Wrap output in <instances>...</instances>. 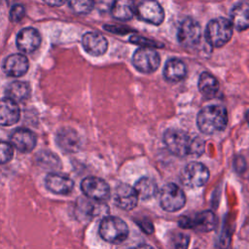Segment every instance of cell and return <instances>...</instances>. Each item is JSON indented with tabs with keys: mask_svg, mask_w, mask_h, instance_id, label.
Here are the masks:
<instances>
[{
	"mask_svg": "<svg viewBox=\"0 0 249 249\" xmlns=\"http://www.w3.org/2000/svg\"><path fill=\"white\" fill-rule=\"evenodd\" d=\"M163 143L168 151L177 157L188 155L198 156L203 153L204 141L198 137H191L179 128H168L163 133Z\"/></svg>",
	"mask_w": 249,
	"mask_h": 249,
	"instance_id": "cell-1",
	"label": "cell"
},
{
	"mask_svg": "<svg viewBox=\"0 0 249 249\" xmlns=\"http://www.w3.org/2000/svg\"><path fill=\"white\" fill-rule=\"evenodd\" d=\"M228 124L227 109L223 105H208L197 114L196 124L204 134H214L225 129Z\"/></svg>",
	"mask_w": 249,
	"mask_h": 249,
	"instance_id": "cell-2",
	"label": "cell"
},
{
	"mask_svg": "<svg viewBox=\"0 0 249 249\" xmlns=\"http://www.w3.org/2000/svg\"><path fill=\"white\" fill-rule=\"evenodd\" d=\"M232 31L233 27L230 19L217 18L208 22L205 29V39L210 46L220 48L231 40Z\"/></svg>",
	"mask_w": 249,
	"mask_h": 249,
	"instance_id": "cell-3",
	"label": "cell"
},
{
	"mask_svg": "<svg viewBox=\"0 0 249 249\" xmlns=\"http://www.w3.org/2000/svg\"><path fill=\"white\" fill-rule=\"evenodd\" d=\"M99 234L109 243L120 244L128 236V227L121 218L108 216L100 223Z\"/></svg>",
	"mask_w": 249,
	"mask_h": 249,
	"instance_id": "cell-4",
	"label": "cell"
},
{
	"mask_svg": "<svg viewBox=\"0 0 249 249\" xmlns=\"http://www.w3.org/2000/svg\"><path fill=\"white\" fill-rule=\"evenodd\" d=\"M131 62L134 68L139 72L151 74L159 68L160 64V56L153 48L140 47L134 52Z\"/></svg>",
	"mask_w": 249,
	"mask_h": 249,
	"instance_id": "cell-5",
	"label": "cell"
},
{
	"mask_svg": "<svg viewBox=\"0 0 249 249\" xmlns=\"http://www.w3.org/2000/svg\"><path fill=\"white\" fill-rule=\"evenodd\" d=\"M160 203L163 210L175 212L185 205L186 196L183 190L178 185L168 183L162 187L160 191Z\"/></svg>",
	"mask_w": 249,
	"mask_h": 249,
	"instance_id": "cell-6",
	"label": "cell"
},
{
	"mask_svg": "<svg viewBox=\"0 0 249 249\" xmlns=\"http://www.w3.org/2000/svg\"><path fill=\"white\" fill-rule=\"evenodd\" d=\"M209 178L208 168L201 162L192 161L188 163L181 173L182 183L189 188H199L206 184Z\"/></svg>",
	"mask_w": 249,
	"mask_h": 249,
	"instance_id": "cell-7",
	"label": "cell"
},
{
	"mask_svg": "<svg viewBox=\"0 0 249 249\" xmlns=\"http://www.w3.org/2000/svg\"><path fill=\"white\" fill-rule=\"evenodd\" d=\"M200 38L201 28L196 20L185 18L181 21L177 31V39L181 46L186 49L195 48L199 43Z\"/></svg>",
	"mask_w": 249,
	"mask_h": 249,
	"instance_id": "cell-8",
	"label": "cell"
},
{
	"mask_svg": "<svg viewBox=\"0 0 249 249\" xmlns=\"http://www.w3.org/2000/svg\"><path fill=\"white\" fill-rule=\"evenodd\" d=\"M82 192L93 200H106L110 196V189L107 182L99 177L89 176L81 183Z\"/></svg>",
	"mask_w": 249,
	"mask_h": 249,
	"instance_id": "cell-9",
	"label": "cell"
},
{
	"mask_svg": "<svg viewBox=\"0 0 249 249\" xmlns=\"http://www.w3.org/2000/svg\"><path fill=\"white\" fill-rule=\"evenodd\" d=\"M138 18L148 23L160 25L164 19V11L157 0H142L137 8Z\"/></svg>",
	"mask_w": 249,
	"mask_h": 249,
	"instance_id": "cell-10",
	"label": "cell"
},
{
	"mask_svg": "<svg viewBox=\"0 0 249 249\" xmlns=\"http://www.w3.org/2000/svg\"><path fill=\"white\" fill-rule=\"evenodd\" d=\"M216 220L213 212L206 210L195 214L193 217L183 216L179 221V225L186 229H196L199 231H209L215 227Z\"/></svg>",
	"mask_w": 249,
	"mask_h": 249,
	"instance_id": "cell-11",
	"label": "cell"
},
{
	"mask_svg": "<svg viewBox=\"0 0 249 249\" xmlns=\"http://www.w3.org/2000/svg\"><path fill=\"white\" fill-rule=\"evenodd\" d=\"M138 198L135 189L126 183L119 184L115 190V203L124 210L133 209L137 205Z\"/></svg>",
	"mask_w": 249,
	"mask_h": 249,
	"instance_id": "cell-12",
	"label": "cell"
},
{
	"mask_svg": "<svg viewBox=\"0 0 249 249\" xmlns=\"http://www.w3.org/2000/svg\"><path fill=\"white\" fill-rule=\"evenodd\" d=\"M82 45L84 50L92 56L104 54L108 49L107 39L98 32H87L83 35Z\"/></svg>",
	"mask_w": 249,
	"mask_h": 249,
	"instance_id": "cell-13",
	"label": "cell"
},
{
	"mask_svg": "<svg viewBox=\"0 0 249 249\" xmlns=\"http://www.w3.org/2000/svg\"><path fill=\"white\" fill-rule=\"evenodd\" d=\"M41 44V35L39 31L33 27L21 29L17 36L18 49L25 53L36 51Z\"/></svg>",
	"mask_w": 249,
	"mask_h": 249,
	"instance_id": "cell-14",
	"label": "cell"
},
{
	"mask_svg": "<svg viewBox=\"0 0 249 249\" xmlns=\"http://www.w3.org/2000/svg\"><path fill=\"white\" fill-rule=\"evenodd\" d=\"M45 185L50 192L63 196L70 194L74 188V182L71 178L55 172L49 173L46 176Z\"/></svg>",
	"mask_w": 249,
	"mask_h": 249,
	"instance_id": "cell-15",
	"label": "cell"
},
{
	"mask_svg": "<svg viewBox=\"0 0 249 249\" xmlns=\"http://www.w3.org/2000/svg\"><path fill=\"white\" fill-rule=\"evenodd\" d=\"M11 145L22 153L31 152L36 146L35 134L27 128H18L10 136Z\"/></svg>",
	"mask_w": 249,
	"mask_h": 249,
	"instance_id": "cell-16",
	"label": "cell"
},
{
	"mask_svg": "<svg viewBox=\"0 0 249 249\" xmlns=\"http://www.w3.org/2000/svg\"><path fill=\"white\" fill-rule=\"evenodd\" d=\"M28 66L29 62L25 55L21 53H14L5 59L3 70L8 76L20 77L27 72Z\"/></svg>",
	"mask_w": 249,
	"mask_h": 249,
	"instance_id": "cell-17",
	"label": "cell"
},
{
	"mask_svg": "<svg viewBox=\"0 0 249 249\" xmlns=\"http://www.w3.org/2000/svg\"><path fill=\"white\" fill-rule=\"evenodd\" d=\"M19 116V107L16 101L8 97L0 99V124H15L18 121Z\"/></svg>",
	"mask_w": 249,
	"mask_h": 249,
	"instance_id": "cell-18",
	"label": "cell"
},
{
	"mask_svg": "<svg viewBox=\"0 0 249 249\" xmlns=\"http://www.w3.org/2000/svg\"><path fill=\"white\" fill-rule=\"evenodd\" d=\"M187 75V67L184 61L179 58H169L163 68V77L167 82L177 83L182 81Z\"/></svg>",
	"mask_w": 249,
	"mask_h": 249,
	"instance_id": "cell-19",
	"label": "cell"
},
{
	"mask_svg": "<svg viewBox=\"0 0 249 249\" xmlns=\"http://www.w3.org/2000/svg\"><path fill=\"white\" fill-rule=\"evenodd\" d=\"M249 7L247 1H241L232 7L231 11V23L238 31L246 30L249 26Z\"/></svg>",
	"mask_w": 249,
	"mask_h": 249,
	"instance_id": "cell-20",
	"label": "cell"
},
{
	"mask_svg": "<svg viewBox=\"0 0 249 249\" xmlns=\"http://www.w3.org/2000/svg\"><path fill=\"white\" fill-rule=\"evenodd\" d=\"M56 143L64 151L74 153L79 150L81 141L78 133L72 128H62L56 134Z\"/></svg>",
	"mask_w": 249,
	"mask_h": 249,
	"instance_id": "cell-21",
	"label": "cell"
},
{
	"mask_svg": "<svg viewBox=\"0 0 249 249\" xmlns=\"http://www.w3.org/2000/svg\"><path fill=\"white\" fill-rule=\"evenodd\" d=\"M197 87L199 92L206 98H214L219 92L218 80L208 72H203L200 74Z\"/></svg>",
	"mask_w": 249,
	"mask_h": 249,
	"instance_id": "cell-22",
	"label": "cell"
},
{
	"mask_svg": "<svg viewBox=\"0 0 249 249\" xmlns=\"http://www.w3.org/2000/svg\"><path fill=\"white\" fill-rule=\"evenodd\" d=\"M110 12L117 19L129 20L134 15L133 0H115Z\"/></svg>",
	"mask_w": 249,
	"mask_h": 249,
	"instance_id": "cell-23",
	"label": "cell"
},
{
	"mask_svg": "<svg viewBox=\"0 0 249 249\" xmlns=\"http://www.w3.org/2000/svg\"><path fill=\"white\" fill-rule=\"evenodd\" d=\"M6 95L8 98L14 101H21L28 97L30 92L29 85L25 82L15 81L10 83L5 89Z\"/></svg>",
	"mask_w": 249,
	"mask_h": 249,
	"instance_id": "cell-24",
	"label": "cell"
},
{
	"mask_svg": "<svg viewBox=\"0 0 249 249\" xmlns=\"http://www.w3.org/2000/svg\"><path fill=\"white\" fill-rule=\"evenodd\" d=\"M133 188L135 189L138 197L141 199L151 198L157 193V183L149 177H142L138 179Z\"/></svg>",
	"mask_w": 249,
	"mask_h": 249,
	"instance_id": "cell-25",
	"label": "cell"
},
{
	"mask_svg": "<svg viewBox=\"0 0 249 249\" xmlns=\"http://www.w3.org/2000/svg\"><path fill=\"white\" fill-rule=\"evenodd\" d=\"M69 8L78 15H86L93 9V0H67Z\"/></svg>",
	"mask_w": 249,
	"mask_h": 249,
	"instance_id": "cell-26",
	"label": "cell"
},
{
	"mask_svg": "<svg viewBox=\"0 0 249 249\" xmlns=\"http://www.w3.org/2000/svg\"><path fill=\"white\" fill-rule=\"evenodd\" d=\"M14 150L13 146L3 140H0V164L7 163L13 158Z\"/></svg>",
	"mask_w": 249,
	"mask_h": 249,
	"instance_id": "cell-27",
	"label": "cell"
},
{
	"mask_svg": "<svg viewBox=\"0 0 249 249\" xmlns=\"http://www.w3.org/2000/svg\"><path fill=\"white\" fill-rule=\"evenodd\" d=\"M129 41L132 42L133 44H138V45H141L142 47H146V48H157V47L161 48L162 47V45L158 44L155 41H152L150 39L140 37V36H131L129 38Z\"/></svg>",
	"mask_w": 249,
	"mask_h": 249,
	"instance_id": "cell-28",
	"label": "cell"
},
{
	"mask_svg": "<svg viewBox=\"0 0 249 249\" xmlns=\"http://www.w3.org/2000/svg\"><path fill=\"white\" fill-rule=\"evenodd\" d=\"M24 15H25V9L22 5L16 4L11 8L10 18L12 21L18 22V21L21 20V18L24 17Z\"/></svg>",
	"mask_w": 249,
	"mask_h": 249,
	"instance_id": "cell-29",
	"label": "cell"
},
{
	"mask_svg": "<svg viewBox=\"0 0 249 249\" xmlns=\"http://www.w3.org/2000/svg\"><path fill=\"white\" fill-rule=\"evenodd\" d=\"M40 161L47 167H55L59 165V160L55 157V155L52 153H46L41 156Z\"/></svg>",
	"mask_w": 249,
	"mask_h": 249,
	"instance_id": "cell-30",
	"label": "cell"
},
{
	"mask_svg": "<svg viewBox=\"0 0 249 249\" xmlns=\"http://www.w3.org/2000/svg\"><path fill=\"white\" fill-rule=\"evenodd\" d=\"M115 0H93V8L100 12H108L111 10Z\"/></svg>",
	"mask_w": 249,
	"mask_h": 249,
	"instance_id": "cell-31",
	"label": "cell"
},
{
	"mask_svg": "<svg viewBox=\"0 0 249 249\" xmlns=\"http://www.w3.org/2000/svg\"><path fill=\"white\" fill-rule=\"evenodd\" d=\"M189 236L185 234H180L175 242L176 249H187L189 245Z\"/></svg>",
	"mask_w": 249,
	"mask_h": 249,
	"instance_id": "cell-32",
	"label": "cell"
},
{
	"mask_svg": "<svg viewBox=\"0 0 249 249\" xmlns=\"http://www.w3.org/2000/svg\"><path fill=\"white\" fill-rule=\"evenodd\" d=\"M46 4L50 5V6H53V7H58L61 6L66 0H43Z\"/></svg>",
	"mask_w": 249,
	"mask_h": 249,
	"instance_id": "cell-33",
	"label": "cell"
},
{
	"mask_svg": "<svg viewBox=\"0 0 249 249\" xmlns=\"http://www.w3.org/2000/svg\"><path fill=\"white\" fill-rule=\"evenodd\" d=\"M130 249H154V248H153L151 245H149V244L142 243V244H138V245H136L135 247L130 248Z\"/></svg>",
	"mask_w": 249,
	"mask_h": 249,
	"instance_id": "cell-34",
	"label": "cell"
},
{
	"mask_svg": "<svg viewBox=\"0 0 249 249\" xmlns=\"http://www.w3.org/2000/svg\"><path fill=\"white\" fill-rule=\"evenodd\" d=\"M0 1H1V0H0Z\"/></svg>",
	"mask_w": 249,
	"mask_h": 249,
	"instance_id": "cell-35",
	"label": "cell"
}]
</instances>
